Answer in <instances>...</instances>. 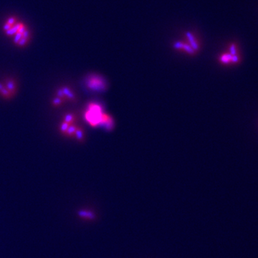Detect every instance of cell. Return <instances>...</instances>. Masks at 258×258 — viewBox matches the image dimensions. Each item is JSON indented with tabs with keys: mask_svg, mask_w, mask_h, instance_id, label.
<instances>
[{
	"mask_svg": "<svg viewBox=\"0 0 258 258\" xmlns=\"http://www.w3.org/2000/svg\"><path fill=\"white\" fill-rule=\"evenodd\" d=\"M2 31L5 35L12 38L14 44L18 47H25L30 43V29L17 17L10 16L7 17L2 25Z\"/></svg>",
	"mask_w": 258,
	"mask_h": 258,
	"instance_id": "obj_1",
	"label": "cell"
},
{
	"mask_svg": "<svg viewBox=\"0 0 258 258\" xmlns=\"http://www.w3.org/2000/svg\"><path fill=\"white\" fill-rule=\"evenodd\" d=\"M87 88L92 92H103L108 88V83L103 76L98 74L92 73L87 76L85 79Z\"/></svg>",
	"mask_w": 258,
	"mask_h": 258,
	"instance_id": "obj_2",
	"label": "cell"
},
{
	"mask_svg": "<svg viewBox=\"0 0 258 258\" xmlns=\"http://www.w3.org/2000/svg\"><path fill=\"white\" fill-rule=\"evenodd\" d=\"M103 108L98 103H90L88 106V111L85 112V119L92 127L100 125L103 113Z\"/></svg>",
	"mask_w": 258,
	"mask_h": 258,
	"instance_id": "obj_3",
	"label": "cell"
},
{
	"mask_svg": "<svg viewBox=\"0 0 258 258\" xmlns=\"http://www.w3.org/2000/svg\"><path fill=\"white\" fill-rule=\"evenodd\" d=\"M100 126H102L105 130L108 131H110L113 129L115 126V123H114L113 119L108 114L103 113L102 118H101V122H100Z\"/></svg>",
	"mask_w": 258,
	"mask_h": 258,
	"instance_id": "obj_4",
	"label": "cell"
},
{
	"mask_svg": "<svg viewBox=\"0 0 258 258\" xmlns=\"http://www.w3.org/2000/svg\"><path fill=\"white\" fill-rule=\"evenodd\" d=\"M186 37L187 40H188L189 43L188 44L193 48V50L196 52H198L200 49V46H199V43H198L197 38L195 37V36L194 35L192 32H186Z\"/></svg>",
	"mask_w": 258,
	"mask_h": 258,
	"instance_id": "obj_5",
	"label": "cell"
},
{
	"mask_svg": "<svg viewBox=\"0 0 258 258\" xmlns=\"http://www.w3.org/2000/svg\"><path fill=\"white\" fill-rule=\"evenodd\" d=\"M78 215L82 219H84L85 220H94L96 219V214L93 211L90 210H83L78 212Z\"/></svg>",
	"mask_w": 258,
	"mask_h": 258,
	"instance_id": "obj_6",
	"label": "cell"
},
{
	"mask_svg": "<svg viewBox=\"0 0 258 258\" xmlns=\"http://www.w3.org/2000/svg\"><path fill=\"white\" fill-rule=\"evenodd\" d=\"M62 90H63V93L66 98L67 101H70V102H76L77 97H76L75 93L71 90V88H69L68 86H63L62 87Z\"/></svg>",
	"mask_w": 258,
	"mask_h": 258,
	"instance_id": "obj_7",
	"label": "cell"
},
{
	"mask_svg": "<svg viewBox=\"0 0 258 258\" xmlns=\"http://www.w3.org/2000/svg\"><path fill=\"white\" fill-rule=\"evenodd\" d=\"M4 85L5 88L14 96V94L17 92V83H16V81L12 78H7Z\"/></svg>",
	"mask_w": 258,
	"mask_h": 258,
	"instance_id": "obj_8",
	"label": "cell"
},
{
	"mask_svg": "<svg viewBox=\"0 0 258 258\" xmlns=\"http://www.w3.org/2000/svg\"><path fill=\"white\" fill-rule=\"evenodd\" d=\"M77 118H76L75 114L72 113H68L64 116L63 118V121L65 123H68L69 124H75Z\"/></svg>",
	"mask_w": 258,
	"mask_h": 258,
	"instance_id": "obj_9",
	"label": "cell"
},
{
	"mask_svg": "<svg viewBox=\"0 0 258 258\" xmlns=\"http://www.w3.org/2000/svg\"><path fill=\"white\" fill-rule=\"evenodd\" d=\"M74 137H75L76 140L79 141V142H83L85 140V131L84 130H83V128L78 126L75 131V136H74Z\"/></svg>",
	"mask_w": 258,
	"mask_h": 258,
	"instance_id": "obj_10",
	"label": "cell"
},
{
	"mask_svg": "<svg viewBox=\"0 0 258 258\" xmlns=\"http://www.w3.org/2000/svg\"><path fill=\"white\" fill-rule=\"evenodd\" d=\"M78 127V126L76 124L70 125V126H69L68 129L67 130V131L65 133L64 136H68V137H70V138L74 137V136H75V131H76V130H77Z\"/></svg>",
	"mask_w": 258,
	"mask_h": 258,
	"instance_id": "obj_11",
	"label": "cell"
},
{
	"mask_svg": "<svg viewBox=\"0 0 258 258\" xmlns=\"http://www.w3.org/2000/svg\"><path fill=\"white\" fill-rule=\"evenodd\" d=\"M232 56L231 54L230 53H224L221 54L219 57V61L221 62L223 64H228V63H232Z\"/></svg>",
	"mask_w": 258,
	"mask_h": 258,
	"instance_id": "obj_12",
	"label": "cell"
},
{
	"mask_svg": "<svg viewBox=\"0 0 258 258\" xmlns=\"http://www.w3.org/2000/svg\"><path fill=\"white\" fill-rule=\"evenodd\" d=\"M182 50L186 52L187 54H191V55H194V54L196 53V52L193 50V48H192V47L188 44V43H183Z\"/></svg>",
	"mask_w": 258,
	"mask_h": 258,
	"instance_id": "obj_13",
	"label": "cell"
},
{
	"mask_svg": "<svg viewBox=\"0 0 258 258\" xmlns=\"http://www.w3.org/2000/svg\"><path fill=\"white\" fill-rule=\"evenodd\" d=\"M65 102L63 101L61 98H60L58 97H54L53 99H52V105H53L54 107H59L60 105H61L63 103H64Z\"/></svg>",
	"mask_w": 258,
	"mask_h": 258,
	"instance_id": "obj_14",
	"label": "cell"
},
{
	"mask_svg": "<svg viewBox=\"0 0 258 258\" xmlns=\"http://www.w3.org/2000/svg\"><path fill=\"white\" fill-rule=\"evenodd\" d=\"M70 124H69L68 123H65L64 121H63V122L61 123L60 126V132L63 134V135H65V133H66L67 130H68L69 126H70Z\"/></svg>",
	"mask_w": 258,
	"mask_h": 258,
	"instance_id": "obj_15",
	"label": "cell"
},
{
	"mask_svg": "<svg viewBox=\"0 0 258 258\" xmlns=\"http://www.w3.org/2000/svg\"><path fill=\"white\" fill-rule=\"evenodd\" d=\"M55 95H56V97H58V98H61L63 101H64L65 103L67 101L66 98H65L64 93H63V90H62V88H60L57 89V91H56V92H55Z\"/></svg>",
	"mask_w": 258,
	"mask_h": 258,
	"instance_id": "obj_16",
	"label": "cell"
},
{
	"mask_svg": "<svg viewBox=\"0 0 258 258\" xmlns=\"http://www.w3.org/2000/svg\"><path fill=\"white\" fill-rule=\"evenodd\" d=\"M230 54H231L232 55H236L237 54V47L234 44H232L230 46Z\"/></svg>",
	"mask_w": 258,
	"mask_h": 258,
	"instance_id": "obj_17",
	"label": "cell"
}]
</instances>
